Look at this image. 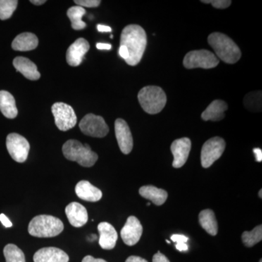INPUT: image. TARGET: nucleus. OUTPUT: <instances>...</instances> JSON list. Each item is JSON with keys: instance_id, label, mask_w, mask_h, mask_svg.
<instances>
[{"instance_id": "43", "label": "nucleus", "mask_w": 262, "mask_h": 262, "mask_svg": "<svg viewBox=\"0 0 262 262\" xmlns=\"http://www.w3.org/2000/svg\"><path fill=\"white\" fill-rule=\"evenodd\" d=\"M261 192H262V190L261 189V190L259 191V192H258V195H259V198H262V196H261Z\"/></svg>"}, {"instance_id": "9", "label": "nucleus", "mask_w": 262, "mask_h": 262, "mask_svg": "<svg viewBox=\"0 0 262 262\" xmlns=\"http://www.w3.org/2000/svg\"><path fill=\"white\" fill-rule=\"evenodd\" d=\"M79 126L84 135L91 137L103 138L110 131L104 119L94 114L85 115L81 120Z\"/></svg>"}, {"instance_id": "33", "label": "nucleus", "mask_w": 262, "mask_h": 262, "mask_svg": "<svg viewBox=\"0 0 262 262\" xmlns=\"http://www.w3.org/2000/svg\"><path fill=\"white\" fill-rule=\"evenodd\" d=\"M171 239L173 242L177 243V244H179V243H184V244H186L189 239L186 236L182 235V234H173V235H172Z\"/></svg>"}, {"instance_id": "20", "label": "nucleus", "mask_w": 262, "mask_h": 262, "mask_svg": "<svg viewBox=\"0 0 262 262\" xmlns=\"http://www.w3.org/2000/svg\"><path fill=\"white\" fill-rule=\"evenodd\" d=\"M228 108V105L222 100H215L210 103L209 106L202 113L201 117L205 121H220L225 118V112Z\"/></svg>"}, {"instance_id": "12", "label": "nucleus", "mask_w": 262, "mask_h": 262, "mask_svg": "<svg viewBox=\"0 0 262 262\" xmlns=\"http://www.w3.org/2000/svg\"><path fill=\"white\" fill-rule=\"evenodd\" d=\"M143 233L141 222L135 216H130L122 229L120 234L123 242L129 246H134L139 242Z\"/></svg>"}, {"instance_id": "7", "label": "nucleus", "mask_w": 262, "mask_h": 262, "mask_svg": "<svg viewBox=\"0 0 262 262\" xmlns=\"http://www.w3.org/2000/svg\"><path fill=\"white\" fill-rule=\"evenodd\" d=\"M226 143L218 136L211 138L203 144L201 150V164L204 168L211 167L217 160L220 159L225 151Z\"/></svg>"}, {"instance_id": "36", "label": "nucleus", "mask_w": 262, "mask_h": 262, "mask_svg": "<svg viewBox=\"0 0 262 262\" xmlns=\"http://www.w3.org/2000/svg\"><path fill=\"white\" fill-rule=\"evenodd\" d=\"M82 262H107L102 258H95L92 256H86L85 257L82 259Z\"/></svg>"}, {"instance_id": "1", "label": "nucleus", "mask_w": 262, "mask_h": 262, "mask_svg": "<svg viewBox=\"0 0 262 262\" xmlns=\"http://www.w3.org/2000/svg\"><path fill=\"white\" fill-rule=\"evenodd\" d=\"M147 44L145 30L139 25L131 24L122 30L120 46L126 47L129 53L125 61L130 66L137 65L141 61Z\"/></svg>"}, {"instance_id": "29", "label": "nucleus", "mask_w": 262, "mask_h": 262, "mask_svg": "<svg viewBox=\"0 0 262 262\" xmlns=\"http://www.w3.org/2000/svg\"><path fill=\"white\" fill-rule=\"evenodd\" d=\"M18 3L17 0H0V19L10 18L16 9Z\"/></svg>"}, {"instance_id": "30", "label": "nucleus", "mask_w": 262, "mask_h": 262, "mask_svg": "<svg viewBox=\"0 0 262 262\" xmlns=\"http://www.w3.org/2000/svg\"><path fill=\"white\" fill-rule=\"evenodd\" d=\"M202 3L206 4H211L213 7L217 9H225L230 6L232 1L229 0H213V1H202Z\"/></svg>"}, {"instance_id": "18", "label": "nucleus", "mask_w": 262, "mask_h": 262, "mask_svg": "<svg viewBox=\"0 0 262 262\" xmlns=\"http://www.w3.org/2000/svg\"><path fill=\"white\" fill-rule=\"evenodd\" d=\"M77 196L82 201L97 202L102 198V192L88 181H80L75 187Z\"/></svg>"}, {"instance_id": "40", "label": "nucleus", "mask_w": 262, "mask_h": 262, "mask_svg": "<svg viewBox=\"0 0 262 262\" xmlns=\"http://www.w3.org/2000/svg\"><path fill=\"white\" fill-rule=\"evenodd\" d=\"M97 29L98 32H111L112 28L110 27H108V26L104 25H98Z\"/></svg>"}, {"instance_id": "5", "label": "nucleus", "mask_w": 262, "mask_h": 262, "mask_svg": "<svg viewBox=\"0 0 262 262\" xmlns=\"http://www.w3.org/2000/svg\"><path fill=\"white\" fill-rule=\"evenodd\" d=\"M138 98L141 107L149 115L160 113L167 102L166 94L163 90L155 85L143 88L138 94Z\"/></svg>"}, {"instance_id": "45", "label": "nucleus", "mask_w": 262, "mask_h": 262, "mask_svg": "<svg viewBox=\"0 0 262 262\" xmlns=\"http://www.w3.org/2000/svg\"><path fill=\"white\" fill-rule=\"evenodd\" d=\"M110 37H111V38H112V39H113V35H111V36H110Z\"/></svg>"}, {"instance_id": "26", "label": "nucleus", "mask_w": 262, "mask_h": 262, "mask_svg": "<svg viewBox=\"0 0 262 262\" xmlns=\"http://www.w3.org/2000/svg\"><path fill=\"white\" fill-rule=\"evenodd\" d=\"M3 252L6 262H26L23 251L14 244L7 245Z\"/></svg>"}, {"instance_id": "35", "label": "nucleus", "mask_w": 262, "mask_h": 262, "mask_svg": "<svg viewBox=\"0 0 262 262\" xmlns=\"http://www.w3.org/2000/svg\"><path fill=\"white\" fill-rule=\"evenodd\" d=\"M119 55H120V57H122L123 59H125V61H126L129 57L128 51H127L126 47L123 46H120V48H119Z\"/></svg>"}, {"instance_id": "23", "label": "nucleus", "mask_w": 262, "mask_h": 262, "mask_svg": "<svg viewBox=\"0 0 262 262\" xmlns=\"http://www.w3.org/2000/svg\"><path fill=\"white\" fill-rule=\"evenodd\" d=\"M139 194L142 198L149 200L156 206L164 204L168 198V193L164 189L154 186H144L139 189Z\"/></svg>"}, {"instance_id": "32", "label": "nucleus", "mask_w": 262, "mask_h": 262, "mask_svg": "<svg viewBox=\"0 0 262 262\" xmlns=\"http://www.w3.org/2000/svg\"><path fill=\"white\" fill-rule=\"evenodd\" d=\"M153 262H170L169 261L168 258L165 256V255L163 254L158 251L156 254L154 255L152 258Z\"/></svg>"}, {"instance_id": "11", "label": "nucleus", "mask_w": 262, "mask_h": 262, "mask_svg": "<svg viewBox=\"0 0 262 262\" xmlns=\"http://www.w3.org/2000/svg\"><path fill=\"white\" fill-rule=\"evenodd\" d=\"M115 129L119 147L123 154L128 155L134 147V140L130 127L125 120L118 118L115 121Z\"/></svg>"}, {"instance_id": "27", "label": "nucleus", "mask_w": 262, "mask_h": 262, "mask_svg": "<svg viewBox=\"0 0 262 262\" xmlns=\"http://www.w3.org/2000/svg\"><path fill=\"white\" fill-rule=\"evenodd\" d=\"M243 242L247 247H252L262 239V226L258 225L251 232H244L242 234Z\"/></svg>"}, {"instance_id": "31", "label": "nucleus", "mask_w": 262, "mask_h": 262, "mask_svg": "<svg viewBox=\"0 0 262 262\" xmlns=\"http://www.w3.org/2000/svg\"><path fill=\"white\" fill-rule=\"evenodd\" d=\"M101 2L100 0H75V3L77 6L86 8H96L99 6Z\"/></svg>"}, {"instance_id": "42", "label": "nucleus", "mask_w": 262, "mask_h": 262, "mask_svg": "<svg viewBox=\"0 0 262 262\" xmlns=\"http://www.w3.org/2000/svg\"><path fill=\"white\" fill-rule=\"evenodd\" d=\"M31 3L35 5H42L46 3V0H32Z\"/></svg>"}, {"instance_id": "16", "label": "nucleus", "mask_w": 262, "mask_h": 262, "mask_svg": "<svg viewBox=\"0 0 262 262\" xmlns=\"http://www.w3.org/2000/svg\"><path fill=\"white\" fill-rule=\"evenodd\" d=\"M70 257L61 249L55 247L43 248L34 255V262H69Z\"/></svg>"}, {"instance_id": "2", "label": "nucleus", "mask_w": 262, "mask_h": 262, "mask_svg": "<svg viewBox=\"0 0 262 262\" xmlns=\"http://www.w3.org/2000/svg\"><path fill=\"white\" fill-rule=\"evenodd\" d=\"M208 42L214 50L216 56L225 63L232 64L237 63L241 58V51L238 46L226 34L212 33L208 38Z\"/></svg>"}, {"instance_id": "37", "label": "nucleus", "mask_w": 262, "mask_h": 262, "mask_svg": "<svg viewBox=\"0 0 262 262\" xmlns=\"http://www.w3.org/2000/svg\"><path fill=\"white\" fill-rule=\"evenodd\" d=\"M96 48L98 50H106V51H110L112 49V45L108 44V43H97L96 44Z\"/></svg>"}, {"instance_id": "34", "label": "nucleus", "mask_w": 262, "mask_h": 262, "mask_svg": "<svg viewBox=\"0 0 262 262\" xmlns=\"http://www.w3.org/2000/svg\"><path fill=\"white\" fill-rule=\"evenodd\" d=\"M0 222H1L2 224H3L5 227H7V228H9V227H11L12 226H13V224L10 222L9 219H8L6 215L3 214V213L0 214Z\"/></svg>"}, {"instance_id": "3", "label": "nucleus", "mask_w": 262, "mask_h": 262, "mask_svg": "<svg viewBox=\"0 0 262 262\" xmlns=\"http://www.w3.org/2000/svg\"><path fill=\"white\" fill-rule=\"evenodd\" d=\"M63 224L59 219L50 215L34 217L29 225V233L34 237H53L61 233Z\"/></svg>"}, {"instance_id": "6", "label": "nucleus", "mask_w": 262, "mask_h": 262, "mask_svg": "<svg viewBox=\"0 0 262 262\" xmlns=\"http://www.w3.org/2000/svg\"><path fill=\"white\" fill-rule=\"evenodd\" d=\"M219 63L220 61L216 56L207 50L189 52L183 60V64L188 70L196 68L208 70L215 68Z\"/></svg>"}, {"instance_id": "14", "label": "nucleus", "mask_w": 262, "mask_h": 262, "mask_svg": "<svg viewBox=\"0 0 262 262\" xmlns=\"http://www.w3.org/2000/svg\"><path fill=\"white\" fill-rule=\"evenodd\" d=\"M90 49V45L84 38H79L72 43L67 52V61L72 67L80 65L84 55Z\"/></svg>"}, {"instance_id": "4", "label": "nucleus", "mask_w": 262, "mask_h": 262, "mask_svg": "<svg viewBox=\"0 0 262 262\" xmlns=\"http://www.w3.org/2000/svg\"><path fill=\"white\" fill-rule=\"evenodd\" d=\"M63 155L67 160L77 162L83 167H92L98 160V155L91 150L87 144H83L77 140L67 141L62 148Z\"/></svg>"}, {"instance_id": "38", "label": "nucleus", "mask_w": 262, "mask_h": 262, "mask_svg": "<svg viewBox=\"0 0 262 262\" xmlns=\"http://www.w3.org/2000/svg\"><path fill=\"white\" fill-rule=\"evenodd\" d=\"M125 262H148L144 258L139 257V256H131L127 258Z\"/></svg>"}, {"instance_id": "22", "label": "nucleus", "mask_w": 262, "mask_h": 262, "mask_svg": "<svg viewBox=\"0 0 262 262\" xmlns=\"http://www.w3.org/2000/svg\"><path fill=\"white\" fill-rule=\"evenodd\" d=\"M0 111L8 119H14L18 115L15 98L8 91H0Z\"/></svg>"}, {"instance_id": "24", "label": "nucleus", "mask_w": 262, "mask_h": 262, "mask_svg": "<svg viewBox=\"0 0 262 262\" xmlns=\"http://www.w3.org/2000/svg\"><path fill=\"white\" fill-rule=\"evenodd\" d=\"M200 225L211 235L215 236L218 232V223L214 212L210 209L202 211L199 214Z\"/></svg>"}, {"instance_id": "39", "label": "nucleus", "mask_w": 262, "mask_h": 262, "mask_svg": "<svg viewBox=\"0 0 262 262\" xmlns=\"http://www.w3.org/2000/svg\"><path fill=\"white\" fill-rule=\"evenodd\" d=\"M253 152L256 155V161L261 162L262 160V151L259 148H255L253 149Z\"/></svg>"}, {"instance_id": "10", "label": "nucleus", "mask_w": 262, "mask_h": 262, "mask_svg": "<svg viewBox=\"0 0 262 262\" xmlns=\"http://www.w3.org/2000/svg\"><path fill=\"white\" fill-rule=\"evenodd\" d=\"M6 146L11 158L18 163H24L28 158L30 145L29 141L18 134L7 136Z\"/></svg>"}, {"instance_id": "21", "label": "nucleus", "mask_w": 262, "mask_h": 262, "mask_svg": "<svg viewBox=\"0 0 262 262\" xmlns=\"http://www.w3.org/2000/svg\"><path fill=\"white\" fill-rule=\"evenodd\" d=\"M38 38L32 33L24 32L19 34L12 42V48L17 51H29L38 46Z\"/></svg>"}, {"instance_id": "15", "label": "nucleus", "mask_w": 262, "mask_h": 262, "mask_svg": "<svg viewBox=\"0 0 262 262\" xmlns=\"http://www.w3.org/2000/svg\"><path fill=\"white\" fill-rule=\"evenodd\" d=\"M65 213L71 225L75 227H82L89 220L87 210L77 202L71 203L66 207Z\"/></svg>"}, {"instance_id": "13", "label": "nucleus", "mask_w": 262, "mask_h": 262, "mask_svg": "<svg viewBox=\"0 0 262 262\" xmlns=\"http://www.w3.org/2000/svg\"><path fill=\"white\" fill-rule=\"evenodd\" d=\"M192 143L188 138H182L172 143L170 146L172 154L173 155V166L175 168H182L187 161L190 152Z\"/></svg>"}, {"instance_id": "8", "label": "nucleus", "mask_w": 262, "mask_h": 262, "mask_svg": "<svg viewBox=\"0 0 262 262\" xmlns=\"http://www.w3.org/2000/svg\"><path fill=\"white\" fill-rule=\"evenodd\" d=\"M52 113L57 127L61 131L73 128L77 124V118L73 108L65 103L58 102L52 106Z\"/></svg>"}, {"instance_id": "17", "label": "nucleus", "mask_w": 262, "mask_h": 262, "mask_svg": "<svg viewBox=\"0 0 262 262\" xmlns=\"http://www.w3.org/2000/svg\"><path fill=\"white\" fill-rule=\"evenodd\" d=\"M98 230L100 234V246L105 250L113 249L118 238L115 227L107 222H101L98 226Z\"/></svg>"}, {"instance_id": "19", "label": "nucleus", "mask_w": 262, "mask_h": 262, "mask_svg": "<svg viewBox=\"0 0 262 262\" xmlns=\"http://www.w3.org/2000/svg\"><path fill=\"white\" fill-rule=\"evenodd\" d=\"M13 66L18 72L30 80H37L40 77V73L37 71L35 63L25 57H16L13 60Z\"/></svg>"}, {"instance_id": "44", "label": "nucleus", "mask_w": 262, "mask_h": 262, "mask_svg": "<svg viewBox=\"0 0 262 262\" xmlns=\"http://www.w3.org/2000/svg\"><path fill=\"white\" fill-rule=\"evenodd\" d=\"M150 205H151V203H147V206H150Z\"/></svg>"}, {"instance_id": "25", "label": "nucleus", "mask_w": 262, "mask_h": 262, "mask_svg": "<svg viewBox=\"0 0 262 262\" xmlns=\"http://www.w3.org/2000/svg\"><path fill=\"white\" fill-rule=\"evenodd\" d=\"M86 10L80 6H74L67 11V16L70 19L72 29L75 30H82L85 28L86 24L82 20L85 14Z\"/></svg>"}, {"instance_id": "28", "label": "nucleus", "mask_w": 262, "mask_h": 262, "mask_svg": "<svg viewBox=\"0 0 262 262\" xmlns=\"http://www.w3.org/2000/svg\"><path fill=\"white\" fill-rule=\"evenodd\" d=\"M245 105L248 110L251 112L261 111V92H251L246 95L245 97Z\"/></svg>"}, {"instance_id": "41", "label": "nucleus", "mask_w": 262, "mask_h": 262, "mask_svg": "<svg viewBox=\"0 0 262 262\" xmlns=\"http://www.w3.org/2000/svg\"><path fill=\"white\" fill-rule=\"evenodd\" d=\"M177 249L179 251H187L188 250V246L184 243H179L176 245Z\"/></svg>"}]
</instances>
